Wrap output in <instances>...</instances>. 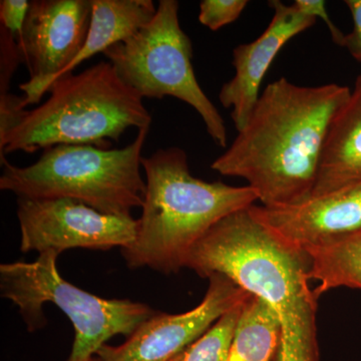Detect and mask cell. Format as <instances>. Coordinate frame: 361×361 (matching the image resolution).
<instances>
[{
	"instance_id": "cell-10",
	"label": "cell",
	"mask_w": 361,
	"mask_h": 361,
	"mask_svg": "<svg viewBox=\"0 0 361 361\" xmlns=\"http://www.w3.org/2000/svg\"><path fill=\"white\" fill-rule=\"evenodd\" d=\"M202 302L180 314L157 312L118 346L104 344L97 353L103 361H171L210 329L228 311L248 298L224 275L215 273Z\"/></svg>"
},
{
	"instance_id": "cell-8",
	"label": "cell",
	"mask_w": 361,
	"mask_h": 361,
	"mask_svg": "<svg viewBox=\"0 0 361 361\" xmlns=\"http://www.w3.org/2000/svg\"><path fill=\"white\" fill-rule=\"evenodd\" d=\"M23 253L84 248L123 249L137 238L139 221L108 215L73 199L18 198Z\"/></svg>"
},
{
	"instance_id": "cell-19",
	"label": "cell",
	"mask_w": 361,
	"mask_h": 361,
	"mask_svg": "<svg viewBox=\"0 0 361 361\" xmlns=\"http://www.w3.org/2000/svg\"><path fill=\"white\" fill-rule=\"evenodd\" d=\"M20 63L23 61L18 37L0 26V96L9 94L11 78Z\"/></svg>"
},
{
	"instance_id": "cell-5",
	"label": "cell",
	"mask_w": 361,
	"mask_h": 361,
	"mask_svg": "<svg viewBox=\"0 0 361 361\" xmlns=\"http://www.w3.org/2000/svg\"><path fill=\"white\" fill-rule=\"evenodd\" d=\"M149 129L137 130L122 149L89 145H59L44 149L27 167L1 163L0 190L18 198L73 199L108 215L130 217L142 208L146 180L141 176L142 152Z\"/></svg>"
},
{
	"instance_id": "cell-6",
	"label": "cell",
	"mask_w": 361,
	"mask_h": 361,
	"mask_svg": "<svg viewBox=\"0 0 361 361\" xmlns=\"http://www.w3.org/2000/svg\"><path fill=\"white\" fill-rule=\"evenodd\" d=\"M59 254L40 253L37 260L0 265L1 296L13 301L30 331L47 324L42 305L51 302L73 323L71 353L66 361H87L111 337H129L157 311L129 299H104L66 281L56 267Z\"/></svg>"
},
{
	"instance_id": "cell-15",
	"label": "cell",
	"mask_w": 361,
	"mask_h": 361,
	"mask_svg": "<svg viewBox=\"0 0 361 361\" xmlns=\"http://www.w3.org/2000/svg\"><path fill=\"white\" fill-rule=\"evenodd\" d=\"M304 251L310 260V280L319 281L316 295L338 287L361 290V229Z\"/></svg>"
},
{
	"instance_id": "cell-17",
	"label": "cell",
	"mask_w": 361,
	"mask_h": 361,
	"mask_svg": "<svg viewBox=\"0 0 361 361\" xmlns=\"http://www.w3.org/2000/svg\"><path fill=\"white\" fill-rule=\"evenodd\" d=\"M244 302L226 312L203 336L171 361H229L233 337Z\"/></svg>"
},
{
	"instance_id": "cell-13",
	"label": "cell",
	"mask_w": 361,
	"mask_h": 361,
	"mask_svg": "<svg viewBox=\"0 0 361 361\" xmlns=\"http://www.w3.org/2000/svg\"><path fill=\"white\" fill-rule=\"evenodd\" d=\"M361 183V75L348 102L330 123L312 196H323Z\"/></svg>"
},
{
	"instance_id": "cell-11",
	"label": "cell",
	"mask_w": 361,
	"mask_h": 361,
	"mask_svg": "<svg viewBox=\"0 0 361 361\" xmlns=\"http://www.w3.org/2000/svg\"><path fill=\"white\" fill-rule=\"evenodd\" d=\"M274 11L264 32L250 44H240L233 51L234 77L221 87L219 101L232 109L237 132L245 127L260 97V87L278 52L289 40L314 25L316 18L300 13L294 4L271 0Z\"/></svg>"
},
{
	"instance_id": "cell-18",
	"label": "cell",
	"mask_w": 361,
	"mask_h": 361,
	"mask_svg": "<svg viewBox=\"0 0 361 361\" xmlns=\"http://www.w3.org/2000/svg\"><path fill=\"white\" fill-rule=\"evenodd\" d=\"M247 0H203L198 20L212 32L234 23L248 6Z\"/></svg>"
},
{
	"instance_id": "cell-23",
	"label": "cell",
	"mask_w": 361,
	"mask_h": 361,
	"mask_svg": "<svg viewBox=\"0 0 361 361\" xmlns=\"http://www.w3.org/2000/svg\"><path fill=\"white\" fill-rule=\"evenodd\" d=\"M87 361H103V360H102L101 358L99 357V356L94 355V356H92V358H90V360Z\"/></svg>"
},
{
	"instance_id": "cell-9",
	"label": "cell",
	"mask_w": 361,
	"mask_h": 361,
	"mask_svg": "<svg viewBox=\"0 0 361 361\" xmlns=\"http://www.w3.org/2000/svg\"><path fill=\"white\" fill-rule=\"evenodd\" d=\"M92 0H32L20 40L21 56L30 80L20 85L25 106L39 103L54 80L84 47Z\"/></svg>"
},
{
	"instance_id": "cell-1",
	"label": "cell",
	"mask_w": 361,
	"mask_h": 361,
	"mask_svg": "<svg viewBox=\"0 0 361 361\" xmlns=\"http://www.w3.org/2000/svg\"><path fill=\"white\" fill-rule=\"evenodd\" d=\"M350 94L337 84L304 87L285 78L271 82L245 127L211 168L245 179L262 206L307 200L330 123Z\"/></svg>"
},
{
	"instance_id": "cell-2",
	"label": "cell",
	"mask_w": 361,
	"mask_h": 361,
	"mask_svg": "<svg viewBox=\"0 0 361 361\" xmlns=\"http://www.w3.org/2000/svg\"><path fill=\"white\" fill-rule=\"evenodd\" d=\"M185 267L204 278L224 275L269 306L281 327L275 361L319 360L310 257L258 222L249 208L214 225L190 251Z\"/></svg>"
},
{
	"instance_id": "cell-20",
	"label": "cell",
	"mask_w": 361,
	"mask_h": 361,
	"mask_svg": "<svg viewBox=\"0 0 361 361\" xmlns=\"http://www.w3.org/2000/svg\"><path fill=\"white\" fill-rule=\"evenodd\" d=\"M30 1L27 0H1L0 1V25L13 37H18V44L21 35Z\"/></svg>"
},
{
	"instance_id": "cell-14",
	"label": "cell",
	"mask_w": 361,
	"mask_h": 361,
	"mask_svg": "<svg viewBox=\"0 0 361 361\" xmlns=\"http://www.w3.org/2000/svg\"><path fill=\"white\" fill-rule=\"evenodd\" d=\"M92 6L84 47L61 78L71 75L84 61L104 54L111 45L127 39L146 25L157 11L152 0H92Z\"/></svg>"
},
{
	"instance_id": "cell-22",
	"label": "cell",
	"mask_w": 361,
	"mask_h": 361,
	"mask_svg": "<svg viewBox=\"0 0 361 361\" xmlns=\"http://www.w3.org/2000/svg\"><path fill=\"white\" fill-rule=\"evenodd\" d=\"M345 4L353 16V30L345 35L343 47L361 63V0H346Z\"/></svg>"
},
{
	"instance_id": "cell-16",
	"label": "cell",
	"mask_w": 361,
	"mask_h": 361,
	"mask_svg": "<svg viewBox=\"0 0 361 361\" xmlns=\"http://www.w3.org/2000/svg\"><path fill=\"white\" fill-rule=\"evenodd\" d=\"M280 336L276 314L262 299L250 294L242 306L229 361H270L276 355Z\"/></svg>"
},
{
	"instance_id": "cell-21",
	"label": "cell",
	"mask_w": 361,
	"mask_h": 361,
	"mask_svg": "<svg viewBox=\"0 0 361 361\" xmlns=\"http://www.w3.org/2000/svg\"><path fill=\"white\" fill-rule=\"evenodd\" d=\"M293 4L300 13L313 16L316 20L317 18H322L325 25L329 27L334 42L336 44L343 47L345 35L330 20L324 1L322 0H296Z\"/></svg>"
},
{
	"instance_id": "cell-3",
	"label": "cell",
	"mask_w": 361,
	"mask_h": 361,
	"mask_svg": "<svg viewBox=\"0 0 361 361\" xmlns=\"http://www.w3.org/2000/svg\"><path fill=\"white\" fill-rule=\"evenodd\" d=\"M146 194L134 243L122 249L132 269L149 267L171 274L184 268L190 251L214 225L255 205L252 188L195 178L184 149H157L142 157Z\"/></svg>"
},
{
	"instance_id": "cell-12",
	"label": "cell",
	"mask_w": 361,
	"mask_h": 361,
	"mask_svg": "<svg viewBox=\"0 0 361 361\" xmlns=\"http://www.w3.org/2000/svg\"><path fill=\"white\" fill-rule=\"evenodd\" d=\"M249 211L279 238L305 250L361 229V183L293 205H253Z\"/></svg>"
},
{
	"instance_id": "cell-7",
	"label": "cell",
	"mask_w": 361,
	"mask_h": 361,
	"mask_svg": "<svg viewBox=\"0 0 361 361\" xmlns=\"http://www.w3.org/2000/svg\"><path fill=\"white\" fill-rule=\"evenodd\" d=\"M179 2L160 0L154 18L104 56L126 85L145 99L173 97L191 106L217 146L227 148V130L195 75L193 47L179 20Z\"/></svg>"
},
{
	"instance_id": "cell-4",
	"label": "cell",
	"mask_w": 361,
	"mask_h": 361,
	"mask_svg": "<svg viewBox=\"0 0 361 361\" xmlns=\"http://www.w3.org/2000/svg\"><path fill=\"white\" fill-rule=\"evenodd\" d=\"M49 97L18 115L0 137V161L7 154H32L59 145L110 149L130 128L149 129L152 116L142 97L126 85L109 61L54 80Z\"/></svg>"
}]
</instances>
